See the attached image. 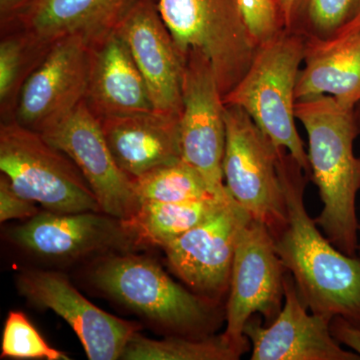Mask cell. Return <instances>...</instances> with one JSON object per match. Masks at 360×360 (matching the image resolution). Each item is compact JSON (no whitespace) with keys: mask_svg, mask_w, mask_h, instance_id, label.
Instances as JSON below:
<instances>
[{"mask_svg":"<svg viewBox=\"0 0 360 360\" xmlns=\"http://www.w3.org/2000/svg\"><path fill=\"white\" fill-rule=\"evenodd\" d=\"M331 333L341 345H345L360 356V328L341 317H335L330 323Z\"/></svg>","mask_w":360,"mask_h":360,"instance_id":"f1b7e54d","label":"cell"},{"mask_svg":"<svg viewBox=\"0 0 360 360\" xmlns=\"http://www.w3.org/2000/svg\"><path fill=\"white\" fill-rule=\"evenodd\" d=\"M356 115L357 120H359V129H360V103L356 106ZM359 233H360V224H359ZM359 251H360V243L359 245Z\"/></svg>","mask_w":360,"mask_h":360,"instance_id":"d6a6232c","label":"cell"},{"mask_svg":"<svg viewBox=\"0 0 360 360\" xmlns=\"http://www.w3.org/2000/svg\"><path fill=\"white\" fill-rule=\"evenodd\" d=\"M246 23L257 45L283 30L276 0H239Z\"/></svg>","mask_w":360,"mask_h":360,"instance_id":"4316f807","label":"cell"},{"mask_svg":"<svg viewBox=\"0 0 360 360\" xmlns=\"http://www.w3.org/2000/svg\"><path fill=\"white\" fill-rule=\"evenodd\" d=\"M68 360L63 352L51 347L23 312L7 315L1 341V359Z\"/></svg>","mask_w":360,"mask_h":360,"instance_id":"484cf974","label":"cell"},{"mask_svg":"<svg viewBox=\"0 0 360 360\" xmlns=\"http://www.w3.org/2000/svg\"><path fill=\"white\" fill-rule=\"evenodd\" d=\"M180 115L153 110L99 120L115 162L134 180L182 160Z\"/></svg>","mask_w":360,"mask_h":360,"instance_id":"ac0fdd59","label":"cell"},{"mask_svg":"<svg viewBox=\"0 0 360 360\" xmlns=\"http://www.w3.org/2000/svg\"><path fill=\"white\" fill-rule=\"evenodd\" d=\"M146 80L155 111L181 115L184 56L156 0H135L116 28Z\"/></svg>","mask_w":360,"mask_h":360,"instance_id":"2e32d148","label":"cell"},{"mask_svg":"<svg viewBox=\"0 0 360 360\" xmlns=\"http://www.w3.org/2000/svg\"><path fill=\"white\" fill-rule=\"evenodd\" d=\"M305 49L304 37L283 28L258 45L248 72L222 101L243 108L274 146L288 150L310 177L307 151L295 122L296 82Z\"/></svg>","mask_w":360,"mask_h":360,"instance_id":"277c9868","label":"cell"},{"mask_svg":"<svg viewBox=\"0 0 360 360\" xmlns=\"http://www.w3.org/2000/svg\"><path fill=\"white\" fill-rule=\"evenodd\" d=\"M135 0H30L0 20L1 32H20L33 44L51 47L79 35L96 42L115 32Z\"/></svg>","mask_w":360,"mask_h":360,"instance_id":"e0dca14e","label":"cell"},{"mask_svg":"<svg viewBox=\"0 0 360 360\" xmlns=\"http://www.w3.org/2000/svg\"><path fill=\"white\" fill-rule=\"evenodd\" d=\"M224 106L225 187L251 219L266 225L274 236L286 222L285 200L277 167L281 148L274 146L240 106Z\"/></svg>","mask_w":360,"mask_h":360,"instance_id":"52a82bcc","label":"cell"},{"mask_svg":"<svg viewBox=\"0 0 360 360\" xmlns=\"http://www.w3.org/2000/svg\"><path fill=\"white\" fill-rule=\"evenodd\" d=\"M40 134L79 168L101 212L124 221L134 219L141 205L134 180L115 162L101 120L85 101Z\"/></svg>","mask_w":360,"mask_h":360,"instance_id":"30bf717a","label":"cell"},{"mask_svg":"<svg viewBox=\"0 0 360 360\" xmlns=\"http://www.w3.org/2000/svg\"><path fill=\"white\" fill-rule=\"evenodd\" d=\"M360 14V0H295L290 25L307 41L338 39Z\"/></svg>","mask_w":360,"mask_h":360,"instance_id":"cb8c5ba5","label":"cell"},{"mask_svg":"<svg viewBox=\"0 0 360 360\" xmlns=\"http://www.w3.org/2000/svg\"><path fill=\"white\" fill-rule=\"evenodd\" d=\"M359 30H360V14L359 18H357L356 20H355L354 22L352 23V25H350L349 27H348L347 30H345V32H343L342 34H341L340 37L336 39H343V37H349V35L354 34V33L359 32ZM331 41H333V40H331Z\"/></svg>","mask_w":360,"mask_h":360,"instance_id":"1f68e13d","label":"cell"},{"mask_svg":"<svg viewBox=\"0 0 360 360\" xmlns=\"http://www.w3.org/2000/svg\"><path fill=\"white\" fill-rule=\"evenodd\" d=\"M18 291L32 304L51 309L68 322L87 359H122L127 343L139 333L135 322L118 319L90 302L60 272L27 269L16 278Z\"/></svg>","mask_w":360,"mask_h":360,"instance_id":"4fadbf2b","label":"cell"},{"mask_svg":"<svg viewBox=\"0 0 360 360\" xmlns=\"http://www.w3.org/2000/svg\"><path fill=\"white\" fill-rule=\"evenodd\" d=\"M94 42L79 35L51 45L21 86L13 120L41 132L86 98Z\"/></svg>","mask_w":360,"mask_h":360,"instance_id":"9c48e42d","label":"cell"},{"mask_svg":"<svg viewBox=\"0 0 360 360\" xmlns=\"http://www.w3.org/2000/svg\"><path fill=\"white\" fill-rule=\"evenodd\" d=\"M85 103L99 120L155 110L146 80L116 30L94 44Z\"/></svg>","mask_w":360,"mask_h":360,"instance_id":"d6986e66","label":"cell"},{"mask_svg":"<svg viewBox=\"0 0 360 360\" xmlns=\"http://www.w3.org/2000/svg\"><path fill=\"white\" fill-rule=\"evenodd\" d=\"M37 202L18 195L11 182L1 174L0 177V221L32 219L39 212Z\"/></svg>","mask_w":360,"mask_h":360,"instance_id":"83f0119b","label":"cell"},{"mask_svg":"<svg viewBox=\"0 0 360 360\" xmlns=\"http://www.w3.org/2000/svg\"><path fill=\"white\" fill-rule=\"evenodd\" d=\"M134 184L139 202H188L231 196L215 193L205 177L184 160L153 170L134 179Z\"/></svg>","mask_w":360,"mask_h":360,"instance_id":"603a6c76","label":"cell"},{"mask_svg":"<svg viewBox=\"0 0 360 360\" xmlns=\"http://www.w3.org/2000/svg\"><path fill=\"white\" fill-rule=\"evenodd\" d=\"M330 319L312 314L290 272L284 276V304L276 319L262 326L253 315L245 328L251 345V360H360L333 338Z\"/></svg>","mask_w":360,"mask_h":360,"instance_id":"9a60e30c","label":"cell"},{"mask_svg":"<svg viewBox=\"0 0 360 360\" xmlns=\"http://www.w3.org/2000/svg\"><path fill=\"white\" fill-rule=\"evenodd\" d=\"M224 103L210 61L200 51L184 56L180 139L182 160L195 168L215 193H229L224 184L226 127Z\"/></svg>","mask_w":360,"mask_h":360,"instance_id":"7c38bea8","label":"cell"},{"mask_svg":"<svg viewBox=\"0 0 360 360\" xmlns=\"http://www.w3.org/2000/svg\"><path fill=\"white\" fill-rule=\"evenodd\" d=\"M277 167L286 205L285 225L274 236L277 255L312 314L360 328L359 258L338 250L310 217L304 202L310 177L285 149Z\"/></svg>","mask_w":360,"mask_h":360,"instance_id":"6da1fadb","label":"cell"},{"mask_svg":"<svg viewBox=\"0 0 360 360\" xmlns=\"http://www.w3.org/2000/svg\"><path fill=\"white\" fill-rule=\"evenodd\" d=\"M250 219L232 198L202 224L163 246L172 271L196 295L219 302L229 293L236 243Z\"/></svg>","mask_w":360,"mask_h":360,"instance_id":"5bb4252c","label":"cell"},{"mask_svg":"<svg viewBox=\"0 0 360 360\" xmlns=\"http://www.w3.org/2000/svg\"><path fill=\"white\" fill-rule=\"evenodd\" d=\"M30 0H0V20L11 15Z\"/></svg>","mask_w":360,"mask_h":360,"instance_id":"f546056e","label":"cell"},{"mask_svg":"<svg viewBox=\"0 0 360 360\" xmlns=\"http://www.w3.org/2000/svg\"><path fill=\"white\" fill-rule=\"evenodd\" d=\"M284 269L266 225L250 219L239 233L225 305V340L245 354L250 342L245 328L253 315L271 323L283 309Z\"/></svg>","mask_w":360,"mask_h":360,"instance_id":"ba28073f","label":"cell"},{"mask_svg":"<svg viewBox=\"0 0 360 360\" xmlns=\"http://www.w3.org/2000/svg\"><path fill=\"white\" fill-rule=\"evenodd\" d=\"M89 278L106 295L174 335L205 338L217 323L219 302L175 283L151 258L105 255L91 267Z\"/></svg>","mask_w":360,"mask_h":360,"instance_id":"3957f363","label":"cell"},{"mask_svg":"<svg viewBox=\"0 0 360 360\" xmlns=\"http://www.w3.org/2000/svg\"><path fill=\"white\" fill-rule=\"evenodd\" d=\"M0 105L2 116L13 112L21 86L51 47H42L20 32H1Z\"/></svg>","mask_w":360,"mask_h":360,"instance_id":"d4e9b609","label":"cell"},{"mask_svg":"<svg viewBox=\"0 0 360 360\" xmlns=\"http://www.w3.org/2000/svg\"><path fill=\"white\" fill-rule=\"evenodd\" d=\"M231 200V195L219 200L188 202L141 201L139 212L129 222L136 232L141 245L163 248L210 219Z\"/></svg>","mask_w":360,"mask_h":360,"instance_id":"44dd1931","label":"cell"},{"mask_svg":"<svg viewBox=\"0 0 360 360\" xmlns=\"http://www.w3.org/2000/svg\"><path fill=\"white\" fill-rule=\"evenodd\" d=\"M295 116L309 139L310 179L319 189L322 210L315 222L338 250L356 257L359 224L360 158L354 141L360 135L356 108L324 96L296 101Z\"/></svg>","mask_w":360,"mask_h":360,"instance_id":"7a4b0ae2","label":"cell"},{"mask_svg":"<svg viewBox=\"0 0 360 360\" xmlns=\"http://www.w3.org/2000/svg\"><path fill=\"white\" fill-rule=\"evenodd\" d=\"M182 56L200 51L210 61L222 97L240 82L258 45L239 0H156Z\"/></svg>","mask_w":360,"mask_h":360,"instance_id":"5b68a950","label":"cell"},{"mask_svg":"<svg viewBox=\"0 0 360 360\" xmlns=\"http://www.w3.org/2000/svg\"><path fill=\"white\" fill-rule=\"evenodd\" d=\"M9 238L35 257L58 262L130 252L141 245L129 221L96 212L45 210L11 229Z\"/></svg>","mask_w":360,"mask_h":360,"instance_id":"8fae6325","label":"cell"},{"mask_svg":"<svg viewBox=\"0 0 360 360\" xmlns=\"http://www.w3.org/2000/svg\"><path fill=\"white\" fill-rule=\"evenodd\" d=\"M0 170L18 195L47 212H101L84 174L39 131L15 120L0 127Z\"/></svg>","mask_w":360,"mask_h":360,"instance_id":"8992f818","label":"cell"},{"mask_svg":"<svg viewBox=\"0 0 360 360\" xmlns=\"http://www.w3.org/2000/svg\"><path fill=\"white\" fill-rule=\"evenodd\" d=\"M243 354L225 340L224 336L205 338L172 335L155 340L137 333L127 343L124 360H238Z\"/></svg>","mask_w":360,"mask_h":360,"instance_id":"7402d4cb","label":"cell"},{"mask_svg":"<svg viewBox=\"0 0 360 360\" xmlns=\"http://www.w3.org/2000/svg\"><path fill=\"white\" fill-rule=\"evenodd\" d=\"M295 1V0H276L284 28H288L290 25L291 11H292Z\"/></svg>","mask_w":360,"mask_h":360,"instance_id":"4dcf8cb0","label":"cell"},{"mask_svg":"<svg viewBox=\"0 0 360 360\" xmlns=\"http://www.w3.org/2000/svg\"><path fill=\"white\" fill-rule=\"evenodd\" d=\"M324 96L349 108L360 103V30L333 41H307L296 101Z\"/></svg>","mask_w":360,"mask_h":360,"instance_id":"ffe728a7","label":"cell"}]
</instances>
